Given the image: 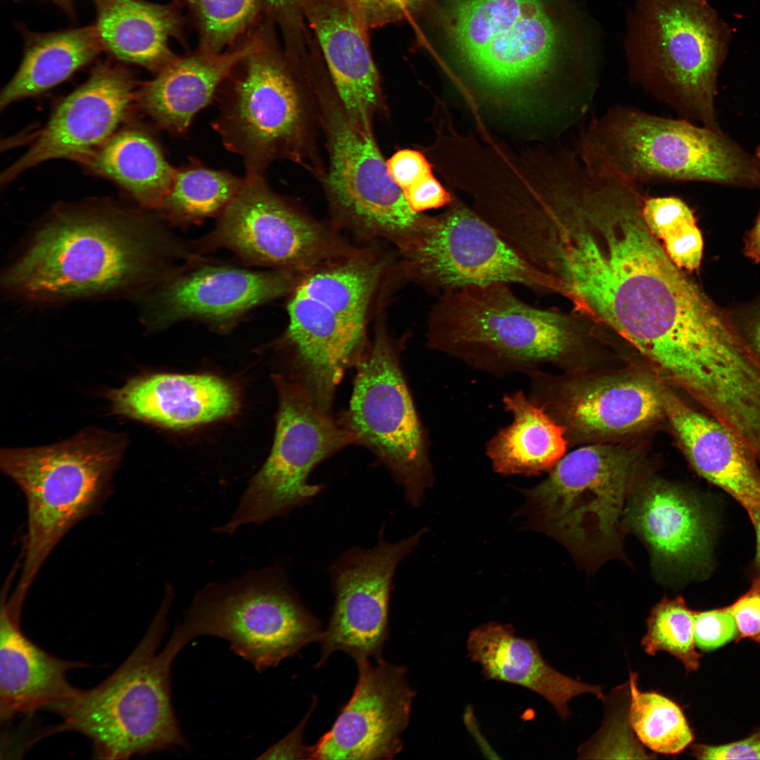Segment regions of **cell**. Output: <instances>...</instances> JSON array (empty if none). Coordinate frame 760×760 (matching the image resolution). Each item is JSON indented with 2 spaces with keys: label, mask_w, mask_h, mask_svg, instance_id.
<instances>
[{
  "label": "cell",
  "mask_w": 760,
  "mask_h": 760,
  "mask_svg": "<svg viewBox=\"0 0 760 760\" xmlns=\"http://www.w3.org/2000/svg\"><path fill=\"white\" fill-rule=\"evenodd\" d=\"M638 186L598 176L566 194L546 221L539 267L576 310L681 386L723 339L731 318L651 233Z\"/></svg>",
  "instance_id": "cell-1"
},
{
  "label": "cell",
  "mask_w": 760,
  "mask_h": 760,
  "mask_svg": "<svg viewBox=\"0 0 760 760\" xmlns=\"http://www.w3.org/2000/svg\"><path fill=\"white\" fill-rule=\"evenodd\" d=\"M445 27L460 60L506 93L535 86L557 116L589 111L602 68V34L581 0H447Z\"/></svg>",
  "instance_id": "cell-2"
},
{
  "label": "cell",
  "mask_w": 760,
  "mask_h": 760,
  "mask_svg": "<svg viewBox=\"0 0 760 760\" xmlns=\"http://www.w3.org/2000/svg\"><path fill=\"white\" fill-rule=\"evenodd\" d=\"M113 207L63 208L36 234L6 274L12 293L53 301L109 293L158 275L156 227Z\"/></svg>",
  "instance_id": "cell-3"
},
{
  "label": "cell",
  "mask_w": 760,
  "mask_h": 760,
  "mask_svg": "<svg viewBox=\"0 0 760 760\" xmlns=\"http://www.w3.org/2000/svg\"><path fill=\"white\" fill-rule=\"evenodd\" d=\"M172 598L167 585L147 632L110 676L48 708L61 717L62 723L43 729L41 737L77 732L90 740L94 757L103 759H126L187 747L171 700L175 659L164 648L158 652Z\"/></svg>",
  "instance_id": "cell-4"
},
{
  "label": "cell",
  "mask_w": 760,
  "mask_h": 760,
  "mask_svg": "<svg viewBox=\"0 0 760 760\" xmlns=\"http://www.w3.org/2000/svg\"><path fill=\"white\" fill-rule=\"evenodd\" d=\"M590 166L637 184L702 181L757 186L752 157L718 128L616 105L580 127L575 146Z\"/></svg>",
  "instance_id": "cell-5"
},
{
  "label": "cell",
  "mask_w": 760,
  "mask_h": 760,
  "mask_svg": "<svg viewBox=\"0 0 760 760\" xmlns=\"http://www.w3.org/2000/svg\"><path fill=\"white\" fill-rule=\"evenodd\" d=\"M730 39L706 0H633L623 44L629 79L680 118L718 128L716 77Z\"/></svg>",
  "instance_id": "cell-6"
},
{
  "label": "cell",
  "mask_w": 760,
  "mask_h": 760,
  "mask_svg": "<svg viewBox=\"0 0 760 760\" xmlns=\"http://www.w3.org/2000/svg\"><path fill=\"white\" fill-rule=\"evenodd\" d=\"M123 447L117 436L88 432L48 446L1 451V469L23 492L27 509L16 592L27 595L65 536L101 512L112 493Z\"/></svg>",
  "instance_id": "cell-7"
},
{
  "label": "cell",
  "mask_w": 760,
  "mask_h": 760,
  "mask_svg": "<svg viewBox=\"0 0 760 760\" xmlns=\"http://www.w3.org/2000/svg\"><path fill=\"white\" fill-rule=\"evenodd\" d=\"M511 286H470L440 296L429 317V346L497 376L526 375L564 360L573 343L569 318L524 302Z\"/></svg>",
  "instance_id": "cell-8"
},
{
  "label": "cell",
  "mask_w": 760,
  "mask_h": 760,
  "mask_svg": "<svg viewBox=\"0 0 760 760\" xmlns=\"http://www.w3.org/2000/svg\"><path fill=\"white\" fill-rule=\"evenodd\" d=\"M322 632L281 569L273 566L227 584L205 587L164 647L176 657L196 638L217 637L262 672L319 640Z\"/></svg>",
  "instance_id": "cell-9"
},
{
  "label": "cell",
  "mask_w": 760,
  "mask_h": 760,
  "mask_svg": "<svg viewBox=\"0 0 760 760\" xmlns=\"http://www.w3.org/2000/svg\"><path fill=\"white\" fill-rule=\"evenodd\" d=\"M636 471V456L613 445H587L564 455L545 481L524 491L533 524L585 564L618 556L619 519Z\"/></svg>",
  "instance_id": "cell-10"
},
{
  "label": "cell",
  "mask_w": 760,
  "mask_h": 760,
  "mask_svg": "<svg viewBox=\"0 0 760 760\" xmlns=\"http://www.w3.org/2000/svg\"><path fill=\"white\" fill-rule=\"evenodd\" d=\"M212 122L224 146L243 160L248 176H264L279 159L298 160L307 137L304 91L289 65L264 44L219 87Z\"/></svg>",
  "instance_id": "cell-11"
},
{
  "label": "cell",
  "mask_w": 760,
  "mask_h": 760,
  "mask_svg": "<svg viewBox=\"0 0 760 760\" xmlns=\"http://www.w3.org/2000/svg\"><path fill=\"white\" fill-rule=\"evenodd\" d=\"M400 348L383 327L355 366L348 408L338 421L403 487L412 505L433 483L428 441L400 365Z\"/></svg>",
  "instance_id": "cell-12"
},
{
  "label": "cell",
  "mask_w": 760,
  "mask_h": 760,
  "mask_svg": "<svg viewBox=\"0 0 760 760\" xmlns=\"http://www.w3.org/2000/svg\"><path fill=\"white\" fill-rule=\"evenodd\" d=\"M279 400L274 441L267 460L251 480L226 524L215 529L232 533L239 526L286 515L321 490L308 476L320 462L355 443L353 433L331 413L315 406L295 381L274 377Z\"/></svg>",
  "instance_id": "cell-13"
},
{
  "label": "cell",
  "mask_w": 760,
  "mask_h": 760,
  "mask_svg": "<svg viewBox=\"0 0 760 760\" xmlns=\"http://www.w3.org/2000/svg\"><path fill=\"white\" fill-rule=\"evenodd\" d=\"M403 251L410 277L439 296L494 283L521 286L540 296L556 293L551 279L524 259L474 209L455 199L444 213L424 215Z\"/></svg>",
  "instance_id": "cell-14"
},
{
  "label": "cell",
  "mask_w": 760,
  "mask_h": 760,
  "mask_svg": "<svg viewBox=\"0 0 760 760\" xmlns=\"http://www.w3.org/2000/svg\"><path fill=\"white\" fill-rule=\"evenodd\" d=\"M329 167L325 186L332 207L360 232L386 237L403 249L423 215L395 183L372 131L352 125L342 108L328 110Z\"/></svg>",
  "instance_id": "cell-15"
},
{
  "label": "cell",
  "mask_w": 760,
  "mask_h": 760,
  "mask_svg": "<svg viewBox=\"0 0 760 760\" xmlns=\"http://www.w3.org/2000/svg\"><path fill=\"white\" fill-rule=\"evenodd\" d=\"M204 239L243 260L294 273L339 255L338 241L274 192L264 176L246 175L242 187Z\"/></svg>",
  "instance_id": "cell-16"
},
{
  "label": "cell",
  "mask_w": 760,
  "mask_h": 760,
  "mask_svg": "<svg viewBox=\"0 0 760 760\" xmlns=\"http://www.w3.org/2000/svg\"><path fill=\"white\" fill-rule=\"evenodd\" d=\"M423 531L396 543L384 539L370 549H353L341 557L331 576L335 602L319 641L323 664L335 651L356 661L381 657L388 633L392 580L400 562L417 544Z\"/></svg>",
  "instance_id": "cell-17"
},
{
  "label": "cell",
  "mask_w": 760,
  "mask_h": 760,
  "mask_svg": "<svg viewBox=\"0 0 760 760\" xmlns=\"http://www.w3.org/2000/svg\"><path fill=\"white\" fill-rule=\"evenodd\" d=\"M132 72L105 62L66 96L29 149L1 177V185L42 162L58 158L84 161L106 142L136 99Z\"/></svg>",
  "instance_id": "cell-18"
},
{
  "label": "cell",
  "mask_w": 760,
  "mask_h": 760,
  "mask_svg": "<svg viewBox=\"0 0 760 760\" xmlns=\"http://www.w3.org/2000/svg\"><path fill=\"white\" fill-rule=\"evenodd\" d=\"M357 662L352 697L331 728L312 746V759H391L403 749L416 692L403 666L381 657Z\"/></svg>",
  "instance_id": "cell-19"
},
{
  "label": "cell",
  "mask_w": 760,
  "mask_h": 760,
  "mask_svg": "<svg viewBox=\"0 0 760 760\" xmlns=\"http://www.w3.org/2000/svg\"><path fill=\"white\" fill-rule=\"evenodd\" d=\"M293 273L205 265L171 276L153 298L151 322L165 327L186 319L229 324L295 286Z\"/></svg>",
  "instance_id": "cell-20"
},
{
  "label": "cell",
  "mask_w": 760,
  "mask_h": 760,
  "mask_svg": "<svg viewBox=\"0 0 760 760\" xmlns=\"http://www.w3.org/2000/svg\"><path fill=\"white\" fill-rule=\"evenodd\" d=\"M284 340L291 353L289 377L320 410L331 413L338 384L369 349L365 324L345 318L293 290Z\"/></svg>",
  "instance_id": "cell-21"
},
{
  "label": "cell",
  "mask_w": 760,
  "mask_h": 760,
  "mask_svg": "<svg viewBox=\"0 0 760 760\" xmlns=\"http://www.w3.org/2000/svg\"><path fill=\"white\" fill-rule=\"evenodd\" d=\"M529 378V398L547 414L555 412L577 430L619 434L653 422L664 411L663 391L634 376L607 377L580 386L552 384L539 369Z\"/></svg>",
  "instance_id": "cell-22"
},
{
  "label": "cell",
  "mask_w": 760,
  "mask_h": 760,
  "mask_svg": "<svg viewBox=\"0 0 760 760\" xmlns=\"http://www.w3.org/2000/svg\"><path fill=\"white\" fill-rule=\"evenodd\" d=\"M4 585L0 613V718L1 722L31 714L76 694L67 679L84 662L58 658L30 640L20 627L25 600L8 597Z\"/></svg>",
  "instance_id": "cell-23"
},
{
  "label": "cell",
  "mask_w": 760,
  "mask_h": 760,
  "mask_svg": "<svg viewBox=\"0 0 760 760\" xmlns=\"http://www.w3.org/2000/svg\"><path fill=\"white\" fill-rule=\"evenodd\" d=\"M626 526L646 543L663 581L678 576L702 555L706 527L699 506L683 490L661 480L635 488L624 510Z\"/></svg>",
  "instance_id": "cell-24"
},
{
  "label": "cell",
  "mask_w": 760,
  "mask_h": 760,
  "mask_svg": "<svg viewBox=\"0 0 760 760\" xmlns=\"http://www.w3.org/2000/svg\"><path fill=\"white\" fill-rule=\"evenodd\" d=\"M115 413L170 429H186L234 414V388L208 374H156L108 393Z\"/></svg>",
  "instance_id": "cell-25"
},
{
  "label": "cell",
  "mask_w": 760,
  "mask_h": 760,
  "mask_svg": "<svg viewBox=\"0 0 760 760\" xmlns=\"http://www.w3.org/2000/svg\"><path fill=\"white\" fill-rule=\"evenodd\" d=\"M664 412L693 469L733 497L749 517L760 511V462L726 426L672 393Z\"/></svg>",
  "instance_id": "cell-26"
},
{
  "label": "cell",
  "mask_w": 760,
  "mask_h": 760,
  "mask_svg": "<svg viewBox=\"0 0 760 760\" xmlns=\"http://www.w3.org/2000/svg\"><path fill=\"white\" fill-rule=\"evenodd\" d=\"M262 45L255 39L226 52L199 50L177 56L141 85L135 100L158 127L175 134H184L195 115L215 98L234 68Z\"/></svg>",
  "instance_id": "cell-27"
},
{
  "label": "cell",
  "mask_w": 760,
  "mask_h": 760,
  "mask_svg": "<svg viewBox=\"0 0 760 760\" xmlns=\"http://www.w3.org/2000/svg\"><path fill=\"white\" fill-rule=\"evenodd\" d=\"M467 650L487 680L527 688L547 700L562 720L570 716L569 702L590 693L603 698L602 688L584 683L557 671L543 657L534 640L517 636L511 625L496 621L470 631Z\"/></svg>",
  "instance_id": "cell-28"
},
{
  "label": "cell",
  "mask_w": 760,
  "mask_h": 760,
  "mask_svg": "<svg viewBox=\"0 0 760 760\" xmlns=\"http://www.w3.org/2000/svg\"><path fill=\"white\" fill-rule=\"evenodd\" d=\"M312 23L341 108L357 129L371 132L380 89L360 23L349 10L330 6L319 12Z\"/></svg>",
  "instance_id": "cell-29"
},
{
  "label": "cell",
  "mask_w": 760,
  "mask_h": 760,
  "mask_svg": "<svg viewBox=\"0 0 760 760\" xmlns=\"http://www.w3.org/2000/svg\"><path fill=\"white\" fill-rule=\"evenodd\" d=\"M94 26L103 51L118 61L155 74L173 61L171 37L181 35L182 21L172 5L144 0H91Z\"/></svg>",
  "instance_id": "cell-30"
},
{
  "label": "cell",
  "mask_w": 760,
  "mask_h": 760,
  "mask_svg": "<svg viewBox=\"0 0 760 760\" xmlns=\"http://www.w3.org/2000/svg\"><path fill=\"white\" fill-rule=\"evenodd\" d=\"M512 422L487 443L495 471L503 475H537L551 470L564 455V429L522 391L502 398Z\"/></svg>",
  "instance_id": "cell-31"
},
{
  "label": "cell",
  "mask_w": 760,
  "mask_h": 760,
  "mask_svg": "<svg viewBox=\"0 0 760 760\" xmlns=\"http://www.w3.org/2000/svg\"><path fill=\"white\" fill-rule=\"evenodd\" d=\"M20 64L2 89L0 108L41 94L63 82L103 51L94 25L46 33L20 28Z\"/></svg>",
  "instance_id": "cell-32"
},
{
  "label": "cell",
  "mask_w": 760,
  "mask_h": 760,
  "mask_svg": "<svg viewBox=\"0 0 760 760\" xmlns=\"http://www.w3.org/2000/svg\"><path fill=\"white\" fill-rule=\"evenodd\" d=\"M82 163L118 184L142 206L158 210L177 170L155 138L140 128L115 133Z\"/></svg>",
  "instance_id": "cell-33"
},
{
  "label": "cell",
  "mask_w": 760,
  "mask_h": 760,
  "mask_svg": "<svg viewBox=\"0 0 760 760\" xmlns=\"http://www.w3.org/2000/svg\"><path fill=\"white\" fill-rule=\"evenodd\" d=\"M240 179L224 170L195 163L176 170L159 211L177 224H191L220 215L243 186Z\"/></svg>",
  "instance_id": "cell-34"
},
{
  "label": "cell",
  "mask_w": 760,
  "mask_h": 760,
  "mask_svg": "<svg viewBox=\"0 0 760 760\" xmlns=\"http://www.w3.org/2000/svg\"><path fill=\"white\" fill-rule=\"evenodd\" d=\"M315 270L295 285L293 291L345 318L365 324L381 265L367 259H349Z\"/></svg>",
  "instance_id": "cell-35"
},
{
  "label": "cell",
  "mask_w": 760,
  "mask_h": 760,
  "mask_svg": "<svg viewBox=\"0 0 760 760\" xmlns=\"http://www.w3.org/2000/svg\"><path fill=\"white\" fill-rule=\"evenodd\" d=\"M628 719L638 738L650 749L662 754L682 752L694 735L680 706L655 691H640L637 675H630Z\"/></svg>",
  "instance_id": "cell-36"
},
{
  "label": "cell",
  "mask_w": 760,
  "mask_h": 760,
  "mask_svg": "<svg viewBox=\"0 0 760 760\" xmlns=\"http://www.w3.org/2000/svg\"><path fill=\"white\" fill-rule=\"evenodd\" d=\"M643 219L671 261L694 272L701 265L704 242L692 209L676 196L644 197Z\"/></svg>",
  "instance_id": "cell-37"
},
{
  "label": "cell",
  "mask_w": 760,
  "mask_h": 760,
  "mask_svg": "<svg viewBox=\"0 0 760 760\" xmlns=\"http://www.w3.org/2000/svg\"><path fill=\"white\" fill-rule=\"evenodd\" d=\"M695 613L681 596L663 598L647 619V632L641 641L645 652L653 656L664 651L680 661L688 672L698 670L702 655L695 649Z\"/></svg>",
  "instance_id": "cell-38"
},
{
  "label": "cell",
  "mask_w": 760,
  "mask_h": 760,
  "mask_svg": "<svg viewBox=\"0 0 760 760\" xmlns=\"http://www.w3.org/2000/svg\"><path fill=\"white\" fill-rule=\"evenodd\" d=\"M191 13L200 36V50L221 53L257 20L261 0H182Z\"/></svg>",
  "instance_id": "cell-39"
},
{
  "label": "cell",
  "mask_w": 760,
  "mask_h": 760,
  "mask_svg": "<svg viewBox=\"0 0 760 760\" xmlns=\"http://www.w3.org/2000/svg\"><path fill=\"white\" fill-rule=\"evenodd\" d=\"M694 637L696 647L702 651L714 650L737 639V624L728 607L695 612Z\"/></svg>",
  "instance_id": "cell-40"
},
{
  "label": "cell",
  "mask_w": 760,
  "mask_h": 760,
  "mask_svg": "<svg viewBox=\"0 0 760 760\" xmlns=\"http://www.w3.org/2000/svg\"><path fill=\"white\" fill-rule=\"evenodd\" d=\"M728 607L737 624V638L751 639L760 646V577Z\"/></svg>",
  "instance_id": "cell-41"
},
{
  "label": "cell",
  "mask_w": 760,
  "mask_h": 760,
  "mask_svg": "<svg viewBox=\"0 0 760 760\" xmlns=\"http://www.w3.org/2000/svg\"><path fill=\"white\" fill-rule=\"evenodd\" d=\"M386 163L390 175L403 190L432 173L424 155L412 149L397 151Z\"/></svg>",
  "instance_id": "cell-42"
},
{
  "label": "cell",
  "mask_w": 760,
  "mask_h": 760,
  "mask_svg": "<svg viewBox=\"0 0 760 760\" xmlns=\"http://www.w3.org/2000/svg\"><path fill=\"white\" fill-rule=\"evenodd\" d=\"M411 208L417 213L450 205L454 198L437 179L430 174L403 190Z\"/></svg>",
  "instance_id": "cell-43"
},
{
  "label": "cell",
  "mask_w": 760,
  "mask_h": 760,
  "mask_svg": "<svg viewBox=\"0 0 760 760\" xmlns=\"http://www.w3.org/2000/svg\"><path fill=\"white\" fill-rule=\"evenodd\" d=\"M692 754L699 759H760V728L736 742L720 745H696Z\"/></svg>",
  "instance_id": "cell-44"
},
{
  "label": "cell",
  "mask_w": 760,
  "mask_h": 760,
  "mask_svg": "<svg viewBox=\"0 0 760 760\" xmlns=\"http://www.w3.org/2000/svg\"><path fill=\"white\" fill-rule=\"evenodd\" d=\"M315 697L312 706L300 722L284 737L270 746L257 759H312V747L304 743V729L317 704Z\"/></svg>",
  "instance_id": "cell-45"
},
{
  "label": "cell",
  "mask_w": 760,
  "mask_h": 760,
  "mask_svg": "<svg viewBox=\"0 0 760 760\" xmlns=\"http://www.w3.org/2000/svg\"><path fill=\"white\" fill-rule=\"evenodd\" d=\"M728 312L760 358V299Z\"/></svg>",
  "instance_id": "cell-46"
},
{
  "label": "cell",
  "mask_w": 760,
  "mask_h": 760,
  "mask_svg": "<svg viewBox=\"0 0 760 760\" xmlns=\"http://www.w3.org/2000/svg\"><path fill=\"white\" fill-rule=\"evenodd\" d=\"M424 0H356L371 22L400 16L420 6Z\"/></svg>",
  "instance_id": "cell-47"
},
{
  "label": "cell",
  "mask_w": 760,
  "mask_h": 760,
  "mask_svg": "<svg viewBox=\"0 0 760 760\" xmlns=\"http://www.w3.org/2000/svg\"><path fill=\"white\" fill-rule=\"evenodd\" d=\"M754 157L758 173L757 186L760 187V146L756 148ZM743 251L745 255L754 262H760V210L754 225L747 232L744 238Z\"/></svg>",
  "instance_id": "cell-48"
},
{
  "label": "cell",
  "mask_w": 760,
  "mask_h": 760,
  "mask_svg": "<svg viewBox=\"0 0 760 760\" xmlns=\"http://www.w3.org/2000/svg\"><path fill=\"white\" fill-rule=\"evenodd\" d=\"M270 11L274 14L282 13L288 11L299 0H261Z\"/></svg>",
  "instance_id": "cell-49"
},
{
  "label": "cell",
  "mask_w": 760,
  "mask_h": 760,
  "mask_svg": "<svg viewBox=\"0 0 760 760\" xmlns=\"http://www.w3.org/2000/svg\"><path fill=\"white\" fill-rule=\"evenodd\" d=\"M756 532V560L760 566V511L750 517Z\"/></svg>",
  "instance_id": "cell-50"
},
{
  "label": "cell",
  "mask_w": 760,
  "mask_h": 760,
  "mask_svg": "<svg viewBox=\"0 0 760 760\" xmlns=\"http://www.w3.org/2000/svg\"><path fill=\"white\" fill-rule=\"evenodd\" d=\"M58 6L68 17L75 18V10L73 0H48Z\"/></svg>",
  "instance_id": "cell-51"
}]
</instances>
